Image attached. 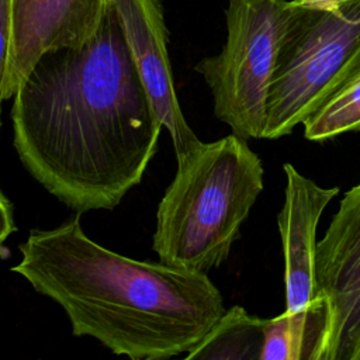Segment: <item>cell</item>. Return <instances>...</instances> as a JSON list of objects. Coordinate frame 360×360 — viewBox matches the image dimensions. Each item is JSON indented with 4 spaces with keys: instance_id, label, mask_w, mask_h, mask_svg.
<instances>
[{
    "instance_id": "1",
    "label": "cell",
    "mask_w": 360,
    "mask_h": 360,
    "mask_svg": "<svg viewBox=\"0 0 360 360\" xmlns=\"http://www.w3.org/2000/svg\"><path fill=\"white\" fill-rule=\"evenodd\" d=\"M13 97L22 166L79 214L115 208L156 153L163 124L112 4L87 42L44 53Z\"/></svg>"
},
{
    "instance_id": "2",
    "label": "cell",
    "mask_w": 360,
    "mask_h": 360,
    "mask_svg": "<svg viewBox=\"0 0 360 360\" xmlns=\"http://www.w3.org/2000/svg\"><path fill=\"white\" fill-rule=\"evenodd\" d=\"M11 271L66 312L75 336L117 356L163 360L187 353L225 312L207 273L135 260L91 240L72 218L31 229Z\"/></svg>"
},
{
    "instance_id": "3",
    "label": "cell",
    "mask_w": 360,
    "mask_h": 360,
    "mask_svg": "<svg viewBox=\"0 0 360 360\" xmlns=\"http://www.w3.org/2000/svg\"><path fill=\"white\" fill-rule=\"evenodd\" d=\"M263 190L260 158L231 134L201 142L184 159L156 211L159 262L207 273L221 266Z\"/></svg>"
},
{
    "instance_id": "4",
    "label": "cell",
    "mask_w": 360,
    "mask_h": 360,
    "mask_svg": "<svg viewBox=\"0 0 360 360\" xmlns=\"http://www.w3.org/2000/svg\"><path fill=\"white\" fill-rule=\"evenodd\" d=\"M263 138L288 135L360 72V0H290Z\"/></svg>"
},
{
    "instance_id": "5",
    "label": "cell",
    "mask_w": 360,
    "mask_h": 360,
    "mask_svg": "<svg viewBox=\"0 0 360 360\" xmlns=\"http://www.w3.org/2000/svg\"><path fill=\"white\" fill-rule=\"evenodd\" d=\"M291 14L288 0H229L219 53L195 65L214 98L215 117L243 139H260L278 51Z\"/></svg>"
},
{
    "instance_id": "6",
    "label": "cell",
    "mask_w": 360,
    "mask_h": 360,
    "mask_svg": "<svg viewBox=\"0 0 360 360\" xmlns=\"http://www.w3.org/2000/svg\"><path fill=\"white\" fill-rule=\"evenodd\" d=\"M315 294L326 308L318 360H350L360 339V181L352 187L315 250Z\"/></svg>"
},
{
    "instance_id": "7",
    "label": "cell",
    "mask_w": 360,
    "mask_h": 360,
    "mask_svg": "<svg viewBox=\"0 0 360 360\" xmlns=\"http://www.w3.org/2000/svg\"><path fill=\"white\" fill-rule=\"evenodd\" d=\"M8 55L1 97L11 98L39 58L80 46L100 28L111 0H6Z\"/></svg>"
},
{
    "instance_id": "8",
    "label": "cell",
    "mask_w": 360,
    "mask_h": 360,
    "mask_svg": "<svg viewBox=\"0 0 360 360\" xmlns=\"http://www.w3.org/2000/svg\"><path fill=\"white\" fill-rule=\"evenodd\" d=\"M125 42L180 162L201 141L188 127L174 90L160 0H111Z\"/></svg>"
},
{
    "instance_id": "9",
    "label": "cell",
    "mask_w": 360,
    "mask_h": 360,
    "mask_svg": "<svg viewBox=\"0 0 360 360\" xmlns=\"http://www.w3.org/2000/svg\"><path fill=\"white\" fill-rule=\"evenodd\" d=\"M284 204L277 217L284 255L285 309L302 311L316 298L315 250L319 218L339 187L325 188L284 165Z\"/></svg>"
},
{
    "instance_id": "10",
    "label": "cell",
    "mask_w": 360,
    "mask_h": 360,
    "mask_svg": "<svg viewBox=\"0 0 360 360\" xmlns=\"http://www.w3.org/2000/svg\"><path fill=\"white\" fill-rule=\"evenodd\" d=\"M326 328L322 297L302 311H284L267 318L260 360H318Z\"/></svg>"
},
{
    "instance_id": "11",
    "label": "cell",
    "mask_w": 360,
    "mask_h": 360,
    "mask_svg": "<svg viewBox=\"0 0 360 360\" xmlns=\"http://www.w3.org/2000/svg\"><path fill=\"white\" fill-rule=\"evenodd\" d=\"M266 321L239 305L225 309L207 335L186 353V359L260 360Z\"/></svg>"
},
{
    "instance_id": "12",
    "label": "cell",
    "mask_w": 360,
    "mask_h": 360,
    "mask_svg": "<svg viewBox=\"0 0 360 360\" xmlns=\"http://www.w3.org/2000/svg\"><path fill=\"white\" fill-rule=\"evenodd\" d=\"M309 141H326L360 131V72L316 108L304 122Z\"/></svg>"
},
{
    "instance_id": "13",
    "label": "cell",
    "mask_w": 360,
    "mask_h": 360,
    "mask_svg": "<svg viewBox=\"0 0 360 360\" xmlns=\"http://www.w3.org/2000/svg\"><path fill=\"white\" fill-rule=\"evenodd\" d=\"M8 37H10V28H8L7 3L6 0H0V128H1V103L4 101L1 97V90H3V80L6 73L7 55H8Z\"/></svg>"
},
{
    "instance_id": "14",
    "label": "cell",
    "mask_w": 360,
    "mask_h": 360,
    "mask_svg": "<svg viewBox=\"0 0 360 360\" xmlns=\"http://www.w3.org/2000/svg\"><path fill=\"white\" fill-rule=\"evenodd\" d=\"M15 229L13 204L0 187V248Z\"/></svg>"
},
{
    "instance_id": "15",
    "label": "cell",
    "mask_w": 360,
    "mask_h": 360,
    "mask_svg": "<svg viewBox=\"0 0 360 360\" xmlns=\"http://www.w3.org/2000/svg\"><path fill=\"white\" fill-rule=\"evenodd\" d=\"M350 360H360V339H359V342H357V345L353 350V354H352Z\"/></svg>"
}]
</instances>
